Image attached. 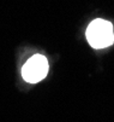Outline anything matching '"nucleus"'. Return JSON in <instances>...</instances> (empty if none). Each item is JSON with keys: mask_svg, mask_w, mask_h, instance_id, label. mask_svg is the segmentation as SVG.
Returning <instances> with one entry per match:
<instances>
[{"mask_svg": "<svg viewBox=\"0 0 114 122\" xmlns=\"http://www.w3.org/2000/svg\"><path fill=\"white\" fill-rule=\"evenodd\" d=\"M48 69L49 65L47 58L42 55H35L24 64L22 69V76L26 82L36 83L47 76Z\"/></svg>", "mask_w": 114, "mask_h": 122, "instance_id": "obj_2", "label": "nucleus"}, {"mask_svg": "<svg viewBox=\"0 0 114 122\" xmlns=\"http://www.w3.org/2000/svg\"><path fill=\"white\" fill-rule=\"evenodd\" d=\"M87 39L94 48H105L114 41V31L109 22L105 20L92 21L87 29Z\"/></svg>", "mask_w": 114, "mask_h": 122, "instance_id": "obj_1", "label": "nucleus"}]
</instances>
